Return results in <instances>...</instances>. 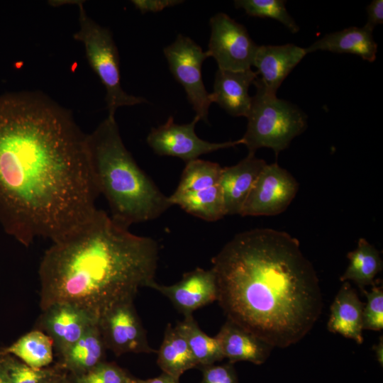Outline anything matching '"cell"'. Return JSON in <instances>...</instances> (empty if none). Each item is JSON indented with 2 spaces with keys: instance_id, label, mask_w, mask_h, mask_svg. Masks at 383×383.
<instances>
[{
  "instance_id": "34",
  "label": "cell",
  "mask_w": 383,
  "mask_h": 383,
  "mask_svg": "<svg viewBox=\"0 0 383 383\" xmlns=\"http://www.w3.org/2000/svg\"><path fill=\"white\" fill-rule=\"evenodd\" d=\"M134 383H179V379L162 372L160 376L154 378L136 379Z\"/></svg>"
},
{
  "instance_id": "28",
  "label": "cell",
  "mask_w": 383,
  "mask_h": 383,
  "mask_svg": "<svg viewBox=\"0 0 383 383\" xmlns=\"http://www.w3.org/2000/svg\"><path fill=\"white\" fill-rule=\"evenodd\" d=\"M286 2L283 0H235L234 5L236 9H243L250 16L274 19L296 33L299 27L288 13Z\"/></svg>"
},
{
  "instance_id": "16",
  "label": "cell",
  "mask_w": 383,
  "mask_h": 383,
  "mask_svg": "<svg viewBox=\"0 0 383 383\" xmlns=\"http://www.w3.org/2000/svg\"><path fill=\"white\" fill-rule=\"evenodd\" d=\"M258 75L251 69L228 71L218 69L215 74L213 101L233 116L246 117L252 101L249 88Z\"/></svg>"
},
{
  "instance_id": "23",
  "label": "cell",
  "mask_w": 383,
  "mask_h": 383,
  "mask_svg": "<svg viewBox=\"0 0 383 383\" xmlns=\"http://www.w3.org/2000/svg\"><path fill=\"white\" fill-rule=\"evenodd\" d=\"M349 265L340 277L341 282L351 280L362 291L375 284L374 279L383 268L379 252L365 238L358 240L357 248L347 254Z\"/></svg>"
},
{
  "instance_id": "25",
  "label": "cell",
  "mask_w": 383,
  "mask_h": 383,
  "mask_svg": "<svg viewBox=\"0 0 383 383\" xmlns=\"http://www.w3.org/2000/svg\"><path fill=\"white\" fill-rule=\"evenodd\" d=\"M176 326L187 340L196 367L211 365L224 358L216 338L202 331L192 314L185 316Z\"/></svg>"
},
{
  "instance_id": "12",
  "label": "cell",
  "mask_w": 383,
  "mask_h": 383,
  "mask_svg": "<svg viewBox=\"0 0 383 383\" xmlns=\"http://www.w3.org/2000/svg\"><path fill=\"white\" fill-rule=\"evenodd\" d=\"M98 323L87 312L72 304H52L42 311L38 330L48 335L61 356L94 324Z\"/></svg>"
},
{
  "instance_id": "5",
  "label": "cell",
  "mask_w": 383,
  "mask_h": 383,
  "mask_svg": "<svg viewBox=\"0 0 383 383\" xmlns=\"http://www.w3.org/2000/svg\"><path fill=\"white\" fill-rule=\"evenodd\" d=\"M253 84L256 93L252 96L246 116L247 129L240 139L248 153H255L261 148H268L277 155L306 130L307 117L296 105L268 93L258 77Z\"/></svg>"
},
{
  "instance_id": "13",
  "label": "cell",
  "mask_w": 383,
  "mask_h": 383,
  "mask_svg": "<svg viewBox=\"0 0 383 383\" xmlns=\"http://www.w3.org/2000/svg\"><path fill=\"white\" fill-rule=\"evenodd\" d=\"M152 289L166 296L184 316L217 301L218 290L211 269L196 268L185 272L181 280L172 285L155 283Z\"/></svg>"
},
{
  "instance_id": "4",
  "label": "cell",
  "mask_w": 383,
  "mask_h": 383,
  "mask_svg": "<svg viewBox=\"0 0 383 383\" xmlns=\"http://www.w3.org/2000/svg\"><path fill=\"white\" fill-rule=\"evenodd\" d=\"M92 176L109 206L110 217L126 228L160 217L172 205L126 149L115 118L87 134Z\"/></svg>"
},
{
  "instance_id": "17",
  "label": "cell",
  "mask_w": 383,
  "mask_h": 383,
  "mask_svg": "<svg viewBox=\"0 0 383 383\" xmlns=\"http://www.w3.org/2000/svg\"><path fill=\"white\" fill-rule=\"evenodd\" d=\"M224 358L234 364L246 361L262 365L274 348L253 333L236 323L226 320L215 336Z\"/></svg>"
},
{
  "instance_id": "15",
  "label": "cell",
  "mask_w": 383,
  "mask_h": 383,
  "mask_svg": "<svg viewBox=\"0 0 383 383\" xmlns=\"http://www.w3.org/2000/svg\"><path fill=\"white\" fill-rule=\"evenodd\" d=\"M267 162L248 155L238 163L223 167L219 186L221 189L226 215L239 214L259 174Z\"/></svg>"
},
{
  "instance_id": "6",
  "label": "cell",
  "mask_w": 383,
  "mask_h": 383,
  "mask_svg": "<svg viewBox=\"0 0 383 383\" xmlns=\"http://www.w3.org/2000/svg\"><path fill=\"white\" fill-rule=\"evenodd\" d=\"M76 4L79 28L73 38L83 44L87 60L106 89L108 116L115 118L119 107L146 103V99L128 94L121 86L118 52L111 31L87 14L82 1Z\"/></svg>"
},
{
  "instance_id": "37",
  "label": "cell",
  "mask_w": 383,
  "mask_h": 383,
  "mask_svg": "<svg viewBox=\"0 0 383 383\" xmlns=\"http://www.w3.org/2000/svg\"><path fill=\"white\" fill-rule=\"evenodd\" d=\"M1 352V349H0ZM0 383H9L8 377L5 373V371L0 362Z\"/></svg>"
},
{
  "instance_id": "30",
  "label": "cell",
  "mask_w": 383,
  "mask_h": 383,
  "mask_svg": "<svg viewBox=\"0 0 383 383\" xmlns=\"http://www.w3.org/2000/svg\"><path fill=\"white\" fill-rule=\"evenodd\" d=\"M367 298L362 310V329L381 331L383 329V288L372 286L371 291L362 290Z\"/></svg>"
},
{
  "instance_id": "10",
  "label": "cell",
  "mask_w": 383,
  "mask_h": 383,
  "mask_svg": "<svg viewBox=\"0 0 383 383\" xmlns=\"http://www.w3.org/2000/svg\"><path fill=\"white\" fill-rule=\"evenodd\" d=\"M299 189L296 179L277 162L266 164L250 192L242 216H274L284 211Z\"/></svg>"
},
{
  "instance_id": "7",
  "label": "cell",
  "mask_w": 383,
  "mask_h": 383,
  "mask_svg": "<svg viewBox=\"0 0 383 383\" xmlns=\"http://www.w3.org/2000/svg\"><path fill=\"white\" fill-rule=\"evenodd\" d=\"M163 52L171 73L183 87L196 116L208 122L209 107L213 101L201 75L202 64L209 57L206 51L190 38L179 34L163 49Z\"/></svg>"
},
{
  "instance_id": "20",
  "label": "cell",
  "mask_w": 383,
  "mask_h": 383,
  "mask_svg": "<svg viewBox=\"0 0 383 383\" xmlns=\"http://www.w3.org/2000/svg\"><path fill=\"white\" fill-rule=\"evenodd\" d=\"M106 350L98 323L94 324L60 356V365L72 376L84 374L105 361Z\"/></svg>"
},
{
  "instance_id": "19",
  "label": "cell",
  "mask_w": 383,
  "mask_h": 383,
  "mask_svg": "<svg viewBox=\"0 0 383 383\" xmlns=\"http://www.w3.org/2000/svg\"><path fill=\"white\" fill-rule=\"evenodd\" d=\"M372 32L365 26L349 27L328 33L305 49L307 54L316 50L353 54L372 62L376 60L377 52Z\"/></svg>"
},
{
  "instance_id": "14",
  "label": "cell",
  "mask_w": 383,
  "mask_h": 383,
  "mask_svg": "<svg viewBox=\"0 0 383 383\" xmlns=\"http://www.w3.org/2000/svg\"><path fill=\"white\" fill-rule=\"evenodd\" d=\"M307 55L306 49L294 44L257 46L252 65L264 89L276 95L277 91L292 70Z\"/></svg>"
},
{
  "instance_id": "8",
  "label": "cell",
  "mask_w": 383,
  "mask_h": 383,
  "mask_svg": "<svg viewBox=\"0 0 383 383\" xmlns=\"http://www.w3.org/2000/svg\"><path fill=\"white\" fill-rule=\"evenodd\" d=\"M211 36L208 57L216 61L219 70L243 71L251 69L257 46L245 27L224 13L210 19Z\"/></svg>"
},
{
  "instance_id": "11",
  "label": "cell",
  "mask_w": 383,
  "mask_h": 383,
  "mask_svg": "<svg viewBox=\"0 0 383 383\" xmlns=\"http://www.w3.org/2000/svg\"><path fill=\"white\" fill-rule=\"evenodd\" d=\"M98 326L106 349L116 356L126 353H154L136 312L133 301L116 304L99 320Z\"/></svg>"
},
{
  "instance_id": "21",
  "label": "cell",
  "mask_w": 383,
  "mask_h": 383,
  "mask_svg": "<svg viewBox=\"0 0 383 383\" xmlns=\"http://www.w3.org/2000/svg\"><path fill=\"white\" fill-rule=\"evenodd\" d=\"M157 365L162 372L179 379L187 370L196 367L187 340L179 328L167 323L162 343L156 352Z\"/></svg>"
},
{
  "instance_id": "27",
  "label": "cell",
  "mask_w": 383,
  "mask_h": 383,
  "mask_svg": "<svg viewBox=\"0 0 383 383\" xmlns=\"http://www.w3.org/2000/svg\"><path fill=\"white\" fill-rule=\"evenodd\" d=\"M222 169L218 163L196 159L186 163L174 192H193L219 184Z\"/></svg>"
},
{
  "instance_id": "32",
  "label": "cell",
  "mask_w": 383,
  "mask_h": 383,
  "mask_svg": "<svg viewBox=\"0 0 383 383\" xmlns=\"http://www.w3.org/2000/svg\"><path fill=\"white\" fill-rule=\"evenodd\" d=\"M135 9L139 10L143 14L152 12L156 13L165 9L172 7L182 4L181 0H133L131 1Z\"/></svg>"
},
{
  "instance_id": "22",
  "label": "cell",
  "mask_w": 383,
  "mask_h": 383,
  "mask_svg": "<svg viewBox=\"0 0 383 383\" xmlns=\"http://www.w3.org/2000/svg\"><path fill=\"white\" fill-rule=\"evenodd\" d=\"M172 205L207 221H216L226 216L219 184L193 192H176L169 196Z\"/></svg>"
},
{
  "instance_id": "2",
  "label": "cell",
  "mask_w": 383,
  "mask_h": 383,
  "mask_svg": "<svg viewBox=\"0 0 383 383\" xmlns=\"http://www.w3.org/2000/svg\"><path fill=\"white\" fill-rule=\"evenodd\" d=\"M217 301L229 320L273 348L301 340L323 309L319 279L299 241L285 231L235 235L211 259Z\"/></svg>"
},
{
  "instance_id": "36",
  "label": "cell",
  "mask_w": 383,
  "mask_h": 383,
  "mask_svg": "<svg viewBox=\"0 0 383 383\" xmlns=\"http://www.w3.org/2000/svg\"><path fill=\"white\" fill-rule=\"evenodd\" d=\"M52 383H73V382L71 375L64 370Z\"/></svg>"
},
{
  "instance_id": "31",
  "label": "cell",
  "mask_w": 383,
  "mask_h": 383,
  "mask_svg": "<svg viewBox=\"0 0 383 383\" xmlns=\"http://www.w3.org/2000/svg\"><path fill=\"white\" fill-rule=\"evenodd\" d=\"M202 379L200 383H239L233 364L211 365L201 368Z\"/></svg>"
},
{
  "instance_id": "24",
  "label": "cell",
  "mask_w": 383,
  "mask_h": 383,
  "mask_svg": "<svg viewBox=\"0 0 383 383\" xmlns=\"http://www.w3.org/2000/svg\"><path fill=\"white\" fill-rule=\"evenodd\" d=\"M33 368L48 367L53 360V344L51 338L43 331H31L11 344L2 348Z\"/></svg>"
},
{
  "instance_id": "9",
  "label": "cell",
  "mask_w": 383,
  "mask_h": 383,
  "mask_svg": "<svg viewBox=\"0 0 383 383\" xmlns=\"http://www.w3.org/2000/svg\"><path fill=\"white\" fill-rule=\"evenodd\" d=\"M199 121L195 116L189 123L177 124L170 116L164 124L151 129L147 143L157 155L178 157L186 163L201 155L243 144L241 139L211 143L200 138L195 133L196 124Z\"/></svg>"
},
{
  "instance_id": "3",
  "label": "cell",
  "mask_w": 383,
  "mask_h": 383,
  "mask_svg": "<svg viewBox=\"0 0 383 383\" xmlns=\"http://www.w3.org/2000/svg\"><path fill=\"white\" fill-rule=\"evenodd\" d=\"M158 259L156 240L133 234L98 209L45 252L38 270L41 311L67 303L98 322L116 304L134 301L140 288L152 289Z\"/></svg>"
},
{
  "instance_id": "1",
  "label": "cell",
  "mask_w": 383,
  "mask_h": 383,
  "mask_svg": "<svg viewBox=\"0 0 383 383\" xmlns=\"http://www.w3.org/2000/svg\"><path fill=\"white\" fill-rule=\"evenodd\" d=\"M99 193L87 134L72 113L37 91L0 95V224L28 247L89 221Z\"/></svg>"
},
{
  "instance_id": "33",
  "label": "cell",
  "mask_w": 383,
  "mask_h": 383,
  "mask_svg": "<svg viewBox=\"0 0 383 383\" xmlns=\"http://www.w3.org/2000/svg\"><path fill=\"white\" fill-rule=\"evenodd\" d=\"M367 21L365 26L373 30L378 24L383 23V1L373 0L367 7Z\"/></svg>"
},
{
  "instance_id": "18",
  "label": "cell",
  "mask_w": 383,
  "mask_h": 383,
  "mask_svg": "<svg viewBox=\"0 0 383 383\" xmlns=\"http://www.w3.org/2000/svg\"><path fill=\"white\" fill-rule=\"evenodd\" d=\"M364 304L348 282H343L331 306L328 330L361 345Z\"/></svg>"
},
{
  "instance_id": "35",
  "label": "cell",
  "mask_w": 383,
  "mask_h": 383,
  "mask_svg": "<svg viewBox=\"0 0 383 383\" xmlns=\"http://www.w3.org/2000/svg\"><path fill=\"white\" fill-rule=\"evenodd\" d=\"M372 350L374 353L376 360L379 364L382 367L383 365V336L379 337V341L377 344L372 346Z\"/></svg>"
},
{
  "instance_id": "29",
  "label": "cell",
  "mask_w": 383,
  "mask_h": 383,
  "mask_svg": "<svg viewBox=\"0 0 383 383\" xmlns=\"http://www.w3.org/2000/svg\"><path fill=\"white\" fill-rule=\"evenodd\" d=\"M71 377L73 383H134L136 379L116 363L106 361L84 374Z\"/></svg>"
},
{
  "instance_id": "26",
  "label": "cell",
  "mask_w": 383,
  "mask_h": 383,
  "mask_svg": "<svg viewBox=\"0 0 383 383\" xmlns=\"http://www.w3.org/2000/svg\"><path fill=\"white\" fill-rule=\"evenodd\" d=\"M0 362L9 383H52L64 370L60 365L43 368L30 367L15 356L4 353L2 348Z\"/></svg>"
}]
</instances>
